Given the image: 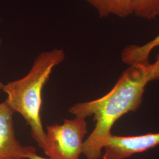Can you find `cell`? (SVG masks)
<instances>
[{
	"mask_svg": "<svg viewBox=\"0 0 159 159\" xmlns=\"http://www.w3.org/2000/svg\"><path fill=\"white\" fill-rule=\"evenodd\" d=\"M148 73L150 81L159 79V53L156 56L154 63H149Z\"/></svg>",
	"mask_w": 159,
	"mask_h": 159,
	"instance_id": "9",
	"label": "cell"
},
{
	"mask_svg": "<svg viewBox=\"0 0 159 159\" xmlns=\"http://www.w3.org/2000/svg\"><path fill=\"white\" fill-rule=\"evenodd\" d=\"M66 58L63 49L41 52L35 58L26 75L4 84L2 91L7 97L5 102L16 113L23 116L39 148L46 146V134L41 121L42 91L53 70Z\"/></svg>",
	"mask_w": 159,
	"mask_h": 159,
	"instance_id": "2",
	"label": "cell"
},
{
	"mask_svg": "<svg viewBox=\"0 0 159 159\" xmlns=\"http://www.w3.org/2000/svg\"><path fill=\"white\" fill-rule=\"evenodd\" d=\"M133 14L140 18L153 20L159 17V0H132Z\"/></svg>",
	"mask_w": 159,
	"mask_h": 159,
	"instance_id": "8",
	"label": "cell"
},
{
	"mask_svg": "<svg viewBox=\"0 0 159 159\" xmlns=\"http://www.w3.org/2000/svg\"><path fill=\"white\" fill-rule=\"evenodd\" d=\"M28 159H52L49 158V159H47V158H44V157H43L41 156H40L39 155H38L36 153H32L30 155V156L29 157Z\"/></svg>",
	"mask_w": 159,
	"mask_h": 159,
	"instance_id": "10",
	"label": "cell"
},
{
	"mask_svg": "<svg viewBox=\"0 0 159 159\" xmlns=\"http://www.w3.org/2000/svg\"><path fill=\"white\" fill-rule=\"evenodd\" d=\"M46 146L43 150L52 159H80L87 133L85 118L65 119L63 124L47 125Z\"/></svg>",
	"mask_w": 159,
	"mask_h": 159,
	"instance_id": "3",
	"label": "cell"
},
{
	"mask_svg": "<svg viewBox=\"0 0 159 159\" xmlns=\"http://www.w3.org/2000/svg\"><path fill=\"white\" fill-rule=\"evenodd\" d=\"M149 62L137 63L122 73L107 94L94 100L79 102L69 108L75 117L94 116L96 125L83 144L82 154L87 159H100L115 123L125 114L134 111L141 105L148 83Z\"/></svg>",
	"mask_w": 159,
	"mask_h": 159,
	"instance_id": "1",
	"label": "cell"
},
{
	"mask_svg": "<svg viewBox=\"0 0 159 159\" xmlns=\"http://www.w3.org/2000/svg\"><path fill=\"white\" fill-rule=\"evenodd\" d=\"M159 145V133L135 136H119L113 134L108 137L100 159H125Z\"/></svg>",
	"mask_w": 159,
	"mask_h": 159,
	"instance_id": "4",
	"label": "cell"
},
{
	"mask_svg": "<svg viewBox=\"0 0 159 159\" xmlns=\"http://www.w3.org/2000/svg\"><path fill=\"white\" fill-rule=\"evenodd\" d=\"M14 113L5 101L0 103V159H28L30 154L36 153L35 148L24 146L17 140Z\"/></svg>",
	"mask_w": 159,
	"mask_h": 159,
	"instance_id": "5",
	"label": "cell"
},
{
	"mask_svg": "<svg viewBox=\"0 0 159 159\" xmlns=\"http://www.w3.org/2000/svg\"><path fill=\"white\" fill-rule=\"evenodd\" d=\"M101 18H125L133 14L132 0H85Z\"/></svg>",
	"mask_w": 159,
	"mask_h": 159,
	"instance_id": "6",
	"label": "cell"
},
{
	"mask_svg": "<svg viewBox=\"0 0 159 159\" xmlns=\"http://www.w3.org/2000/svg\"><path fill=\"white\" fill-rule=\"evenodd\" d=\"M1 44H2V39H1V38L0 37V47L1 46ZM4 84L0 81V92L1 91H2V88H3V87H4Z\"/></svg>",
	"mask_w": 159,
	"mask_h": 159,
	"instance_id": "11",
	"label": "cell"
},
{
	"mask_svg": "<svg viewBox=\"0 0 159 159\" xmlns=\"http://www.w3.org/2000/svg\"><path fill=\"white\" fill-rule=\"evenodd\" d=\"M157 47H159V34L142 46L134 44L126 47L121 53V60L129 66L148 62L151 52Z\"/></svg>",
	"mask_w": 159,
	"mask_h": 159,
	"instance_id": "7",
	"label": "cell"
}]
</instances>
